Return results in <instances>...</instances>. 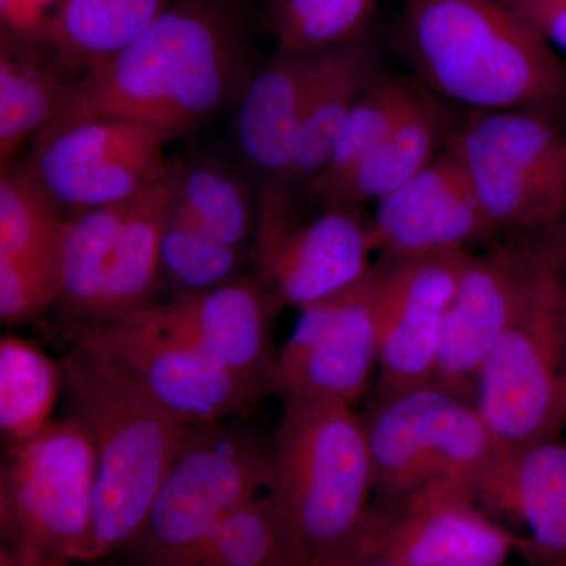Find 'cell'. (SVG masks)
Returning a JSON list of instances; mask_svg holds the SVG:
<instances>
[{
	"mask_svg": "<svg viewBox=\"0 0 566 566\" xmlns=\"http://www.w3.org/2000/svg\"><path fill=\"white\" fill-rule=\"evenodd\" d=\"M273 460V439L249 424L193 428L139 531L115 553L120 566H188L227 517L266 494Z\"/></svg>",
	"mask_w": 566,
	"mask_h": 566,
	"instance_id": "obj_5",
	"label": "cell"
},
{
	"mask_svg": "<svg viewBox=\"0 0 566 566\" xmlns=\"http://www.w3.org/2000/svg\"><path fill=\"white\" fill-rule=\"evenodd\" d=\"M378 0H268L266 24L282 51H322L364 39Z\"/></svg>",
	"mask_w": 566,
	"mask_h": 566,
	"instance_id": "obj_31",
	"label": "cell"
},
{
	"mask_svg": "<svg viewBox=\"0 0 566 566\" xmlns=\"http://www.w3.org/2000/svg\"><path fill=\"white\" fill-rule=\"evenodd\" d=\"M0 566H24L17 551L10 549V547L7 549L2 539H0Z\"/></svg>",
	"mask_w": 566,
	"mask_h": 566,
	"instance_id": "obj_39",
	"label": "cell"
},
{
	"mask_svg": "<svg viewBox=\"0 0 566 566\" xmlns=\"http://www.w3.org/2000/svg\"><path fill=\"white\" fill-rule=\"evenodd\" d=\"M335 566H405V565L382 564V562L365 560V562H356V564H345V565H335Z\"/></svg>",
	"mask_w": 566,
	"mask_h": 566,
	"instance_id": "obj_40",
	"label": "cell"
},
{
	"mask_svg": "<svg viewBox=\"0 0 566 566\" xmlns=\"http://www.w3.org/2000/svg\"><path fill=\"white\" fill-rule=\"evenodd\" d=\"M71 348L106 360L132 376L163 408L189 427L251 415L263 392L196 345L129 314L76 323Z\"/></svg>",
	"mask_w": 566,
	"mask_h": 566,
	"instance_id": "obj_11",
	"label": "cell"
},
{
	"mask_svg": "<svg viewBox=\"0 0 566 566\" xmlns=\"http://www.w3.org/2000/svg\"><path fill=\"white\" fill-rule=\"evenodd\" d=\"M331 50H281L245 85L234 120V137L245 163L263 182L282 181L285 177L305 106Z\"/></svg>",
	"mask_w": 566,
	"mask_h": 566,
	"instance_id": "obj_20",
	"label": "cell"
},
{
	"mask_svg": "<svg viewBox=\"0 0 566 566\" xmlns=\"http://www.w3.org/2000/svg\"><path fill=\"white\" fill-rule=\"evenodd\" d=\"M469 253L379 259L375 263L381 392L433 382L442 323Z\"/></svg>",
	"mask_w": 566,
	"mask_h": 566,
	"instance_id": "obj_15",
	"label": "cell"
},
{
	"mask_svg": "<svg viewBox=\"0 0 566 566\" xmlns=\"http://www.w3.org/2000/svg\"><path fill=\"white\" fill-rule=\"evenodd\" d=\"M376 266L348 289L301 308L279 352L274 392L353 406L378 365Z\"/></svg>",
	"mask_w": 566,
	"mask_h": 566,
	"instance_id": "obj_13",
	"label": "cell"
},
{
	"mask_svg": "<svg viewBox=\"0 0 566 566\" xmlns=\"http://www.w3.org/2000/svg\"><path fill=\"white\" fill-rule=\"evenodd\" d=\"M169 219L243 249L255 230L256 205L237 175L221 164H182Z\"/></svg>",
	"mask_w": 566,
	"mask_h": 566,
	"instance_id": "obj_28",
	"label": "cell"
},
{
	"mask_svg": "<svg viewBox=\"0 0 566 566\" xmlns=\"http://www.w3.org/2000/svg\"><path fill=\"white\" fill-rule=\"evenodd\" d=\"M379 74L375 48L365 36L331 50L305 106L292 161L277 182L292 192L311 188L333 158L354 104Z\"/></svg>",
	"mask_w": 566,
	"mask_h": 566,
	"instance_id": "obj_22",
	"label": "cell"
},
{
	"mask_svg": "<svg viewBox=\"0 0 566 566\" xmlns=\"http://www.w3.org/2000/svg\"><path fill=\"white\" fill-rule=\"evenodd\" d=\"M266 497L303 566L371 560L390 516L374 499L370 455L352 406L283 398Z\"/></svg>",
	"mask_w": 566,
	"mask_h": 566,
	"instance_id": "obj_1",
	"label": "cell"
},
{
	"mask_svg": "<svg viewBox=\"0 0 566 566\" xmlns=\"http://www.w3.org/2000/svg\"><path fill=\"white\" fill-rule=\"evenodd\" d=\"M0 539L13 545V517H11L9 464L0 458Z\"/></svg>",
	"mask_w": 566,
	"mask_h": 566,
	"instance_id": "obj_37",
	"label": "cell"
},
{
	"mask_svg": "<svg viewBox=\"0 0 566 566\" xmlns=\"http://www.w3.org/2000/svg\"><path fill=\"white\" fill-rule=\"evenodd\" d=\"M279 312L273 294L256 275L153 303L133 314L196 345L268 395L274 392L277 374L273 326Z\"/></svg>",
	"mask_w": 566,
	"mask_h": 566,
	"instance_id": "obj_17",
	"label": "cell"
},
{
	"mask_svg": "<svg viewBox=\"0 0 566 566\" xmlns=\"http://www.w3.org/2000/svg\"><path fill=\"white\" fill-rule=\"evenodd\" d=\"M188 566L303 565L263 494L227 517Z\"/></svg>",
	"mask_w": 566,
	"mask_h": 566,
	"instance_id": "obj_32",
	"label": "cell"
},
{
	"mask_svg": "<svg viewBox=\"0 0 566 566\" xmlns=\"http://www.w3.org/2000/svg\"><path fill=\"white\" fill-rule=\"evenodd\" d=\"M71 417L91 436L96 461L88 562L122 549L139 531L164 476L193 431L106 360L71 348L63 357Z\"/></svg>",
	"mask_w": 566,
	"mask_h": 566,
	"instance_id": "obj_4",
	"label": "cell"
},
{
	"mask_svg": "<svg viewBox=\"0 0 566 566\" xmlns=\"http://www.w3.org/2000/svg\"><path fill=\"white\" fill-rule=\"evenodd\" d=\"M360 422L375 504L389 516L430 488L474 486L495 453L475 406L434 382L395 392L376 390Z\"/></svg>",
	"mask_w": 566,
	"mask_h": 566,
	"instance_id": "obj_8",
	"label": "cell"
},
{
	"mask_svg": "<svg viewBox=\"0 0 566 566\" xmlns=\"http://www.w3.org/2000/svg\"><path fill=\"white\" fill-rule=\"evenodd\" d=\"M474 495L488 516L526 528L520 554L528 565L566 557V442L495 452L476 476Z\"/></svg>",
	"mask_w": 566,
	"mask_h": 566,
	"instance_id": "obj_19",
	"label": "cell"
},
{
	"mask_svg": "<svg viewBox=\"0 0 566 566\" xmlns=\"http://www.w3.org/2000/svg\"><path fill=\"white\" fill-rule=\"evenodd\" d=\"M551 46L566 51V0H505Z\"/></svg>",
	"mask_w": 566,
	"mask_h": 566,
	"instance_id": "obj_36",
	"label": "cell"
},
{
	"mask_svg": "<svg viewBox=\"0 0 566 566\" xmlns=\"http://www.w3.org/2000/svg\"><path fill=\"white\" fill-rule=\"evenodd\" d=\"M545 234L469 253L442 323L434 385L474 405L476 376L515 315Z\"/></svg>",
	"mask_w": 566,
	"mask_h": 566,
	"instance_id": "obj_14",
	"label": "cell"
},
{
	"mask_svg": "<svg viewBox=\"0 0 566 566\" xmlns=\"http://www.w3.org/2000/svg\"><path fill=\"white\" fill-rule=\"evenodd\" d=\"M528 566H566V557L556 558V560L542 562V564H532Z\"/></svg>",
	"mask_w": 566,
	"mask_h": 566,
	"instance_id": "obj_41",
	"label": "cell"
},
{
	"mask_svg": "<svg viewBox=\"0 0 566 566\" xmlns=\"http://www.w3.org/2000/svg\"><path fill=\"white\" fill-rule=\"evenodd\" d=\"M65 223L61 208L28 169L0 167V251L57 279Z\"/></svg>",
	"mask_w": 566,
	"mask_h": 566,
	"instance_id": "obj_27",
	"label": "cell"
},
{
	"mask_svg": "<svg viewBox=\"0 0 566 566\" xmlns=\"http://www.w3.org/2000/svg\"><path fill=\"white\" fill-rule=\"evenodd\" d=\"M132 199L66 219L59 249L55 303L74 324L96 322L102 315L112 256Z\"/></svg>",
	"mask_w": 566,
	"mask_h": 566,
	"instance_id": "obj_24",
	"label": "cell"
},
{
	"mask_svg": "<svg viewBox=\"0 0 566 566\" xmlns=\"http://www.w3.org/2000/svg\"><path fill=\"white\" fill-rule=\"evenodd\" d=\"M564 318H565V374H564V382H565V403H566V294L564 292Z\"/></svg>",
	"mask_w": 566,
	"mask_h": 566,
	"instance_id": "obj_42",
	"label": "cell"
},
{
	"mask_svg": "<svg viewBox=\"0 0 566 566\" xmlns=\"http://www.w3.org/2000/svg\"><path fill=\"white\" fill-rule=\"evenodd\" d=\"M367 230L371 251L381 260L471 252L474 245L501 243L447 145L415 178L379 200Z\"/></svg>",
	"mask_w": 566,
	"mask_h": 566,
	"instance_id": "obj_16",
	"label": "cell"
},
{
	"mask_svg": "<svg viewBox=\"0 0 566 566\" xmlns=\"http://www.w3.org/2000/svg\"><path fill=\"white\" fill-rule=\"evenodd\" d=\"M499 241L539 237L566 218V133L538 111H469L447 142Z\"/></svg>",
	"mask_w": 566,
	"mask_h": 566,
	"instance_id": "obj_7",
	"label": "cell"
},
{
	"mask_svg": "<svg viewBox=\"0 0 566 566\" xmlns=\"http://www.w3.org/2000/svg\"><path fill=\"white\" fill-rule=\"evenodd\" d=\"M428 92L417 80L379 74L354 104L333 158L307 192L329 185L352 169L423 102Z\"/></svg>",
	"mask_w": 566,
	"mask_h": 566,
	"instance_id": "obj_29",
	"label": "cell"
},
{
	"mask_svg": "<svg viewBox=\"0 0 566 566\" xmlns=\"http://www.w3.org/2000/svg\"><path fill=\"white\" fill-rule=\"evenodd\" d=\"M457 122L446 102L428 92L374 150L337 180L308 196L319 208H363L364 203L379 202L433 161Z\"/></svg>",
	"mask_w": 566,
	"mask_h": 566,
	"instance_id": "obj_21",
	"label": "cell"
},
{
	"mask_svg": "<svg viewBox=\"0 0 566 566\" xmlns=\"http://www.w3.org/2000/svg\"><path fill=\"white\" fill-rule=\"evenodd\" d=\"M182 164L180 159H172L161 178L133 197L112 256L98 319L133 314L155 303L159 249L180 182Z\"/></svg>",
	"mask_w": 566,
	"mask_h": 566,
	"instance_id": "obj_23",
	"label": "cell"
},
{
	"mask_svg": "<svg viewBox=\"0 0 566 566\" xmlns=\"http://www.w3.org/2000/svg\"><path fill=\"white\" fill-rule=\"evenodd\" d=\"M304 218L282 182H263L256 200L255 263L279 307L303 308L348 289L371 270L363 208H319Z\"/></svg>",
	"mask_w": 566,
	"mask_h": 566,
	"instance_id": "obj_12",
	"label": "cell"
},
{
	"mask_svg": "<svg viewBox=\"0 0 566 566\" xmlns=\"http://www.w3.org/2000/svg\"><path fill=\"white\" fill-rule=\"evenodd\" d=\"M73 84L22 62L0 40V167L69 103Z\"/></svg>",
	"mask_w": 566,
	"mask_h": 566,
	"instance_id": "obj_30",
	"label": "cell"
},
{
	"mask_svg": "<svg viewBox=\"0 0 566 566\" xmlns=\"http://www.w3.org/2000/svg\"><path fill=\"white\" fill-rule=\"evenodd\" d=\"M174 0H61L46 41L71 66L88 70L125 48Z\"/></svg>",
	"mask_w": 566,
	"mask_h": 566,
	"instance_id": "obj_25",
	"label": "cell"
},
{
	"mask_svg": "<svg viewBox=\"0 0 566 566\" xmlns=\"http://www.w3.org/2000/svg\"><path fill=\"white\" fill-rule=\"evenodd\" d=\"M547 234L515 315L476 376L474 406L495 452L557 439L566 427L564 286Z\"/></svg>",
	"mask_w": 566,
	"mask_h": 566,
	"instance_id": "obj_6",
	"label": "cell"
},
{
	"mask_svg": "<svg viewBox=\"0 0 566 566\" xmlns=\"http://www.w3.org/2000/svg\"><path fill=\"white\" fill-rule=\"evenodd\" d=\"M9 474L13 545L22 565L88 562L96 461L80 420L48 423L14 446Z\"/></svg>",
	"mask_w": 566,
	"mask_h": 566,
	"instance_id": "obj_10",
	"label": "cell"
},
{
	"mask_svg": "<svg viewBox=\"0 0 566 566\" xmlns=\"http://www.w3.org/2000/svg\"><path fill=\"white\" fill-rule=\"evenodd\" d=\"M61 0H0V29L24 39H43Z\"/></svg>",
	"mask_w": 566,
	"mask_h": 566,
	"instance_id": "obj_35",
	"label": "cell"
},
{
	"mask_svg": "<svg viewBox=\"0 0 566 566\" xmlns=\"http://www.w3.org/2000/svg\"><path fill=\"white\" fill-rule=\"evenodd\" d=\"M57 279L0 251V326L24 322L57 301Z\"/></svg>",
	"mask_w": 566,
	"mask_h": 566,
	"instance_id": "obj_34",
	"label": "cell"
},
{
	"mask_svg": "<svg viewBox=\"0 0 566 566\" xmlns=\"http://www.w3.org/2000/svg\"><path fill=\"white\" fill-rule=\"evenodd\" d=\"M243 249L200 230L167 221L159 249L158 293L172 297L208 292L237 277Z\"/></svg>",
	"mask_w": 566,
	"mask_h": 566,
	"instance_id": "obj_33",
	"label": "cell"
},
{
	"mask_svg": "<svg viewBox=\"0 0 566 566\" xmlns=\"http://www.w3.org/2000/svg\"><path fill=\"white\" fill-rule=\"evenodd\" d=\"M400 2L398 46L442 102L565 117L566 62L505 0Z\"/></svg>",
	"mask_w": 566,
	"mask_h": 566,
	"instance_id": "obj_2",
	"label": "cell"
},
{
	"mask_svg": "<svg viewBox=\"0 0 566 566\" xmlns=\"http://www.w3.org/2000/svg\"><path fill=\"white\" fill-rule=\"evenodd\" d=\"M243 61L233 22L212 0H178L74 82L73 102L170 140L232 96Z\"/></svg>",
	"mask_w": 566,
	"mask_h": 566,
	"instance_id": "obj_3",
	"label": "cell"
},
{
	"mask_svg": "<svg viewBox=\"0 0 566 566\" xmlns=\"http://www.w3.org/2000/svg\"><path fill=\"white\" fill-rule=\"evenodd\" d=\"M547 237H549L551 249H553L558 275H560L562 286L566 294V218L558 223L556 229L551 230Z\"/></svg>",
	"mask_w": 566,
	"mask_h": 566,
	"instance_id": "obj_38",
	"label": "cell"
},
{
	"mask_svg": "<svg viewBox=\"0 0 566 566\" xmlns=\"http://www.w3.org/2000/svg\"><path fill=\"white\" fill-rule=\"evenodd\" d=\"M62 387V364L32 342L0 335V436L17 446L39 434Z\"/></svg>",
	"mask_w": 566,
	"mask_h": 566,
	"instance_id": "obj_26",
	"label": "cell"
},
{
	"mask_svg": "<svg viewBox=\"0 0 566 566\" xmlns=\"http://www.w3.org/2000/svg\"><path fill=\"white\" fill-rule=\"evenodd\" d=\"M167 142L139 123L80 106L71 93L35 134L25 169L70 219L132 199L161 178L170 166Z\"/></svg>",
	"mask_w": 566,
	"mask_h": 566,
	"instance_id": "obj_9",
	"label": "cell"
},
{
	"mask_svg": "<svg viewBox=\"0 0 566 566\" xmlns=\"http://www.w3.org/2000/svg\"><path fill=\"white\" fill-rule=\"evenodd\" d=\"M33 566H70V565L57 564V562H51V564H40V565H33Z\"/></svg>",
	"mask_w": 566,
	"mask_h": 566,
	"instance_id": "obj_43",
	"label": "cell"
},
{
	"mask_svg": "<svg viewBox=\"0 0 566 566\" xmlns=\"http://www.w3.org/2000/svg\"><path fill=\"white\" fill-rule=\"evenodd\" d=\"M524 538L488 516L474 486L430 488L390 516L371 560L405 566H506Z\"/></svg>",
	"mask_w": 566,
	"mask_h": 566,
	"instance_id": "obj_18",
	"label": "cell"
}]
</instances>
